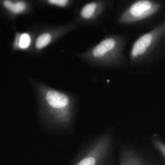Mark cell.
Segmentation results:
<instances>
[{
  "label": "cell",
  "mask_w": 165,
  "mask_h": 165,
  "mask_svg": "<svg viewBox=\"0 0 165 165\" xmlns=\"http://www.w3.org/2000/svg\"><path fill=\"white\" fill-rule=\"evenodd\" d=\"M116 40L113 37H105L89 47L77 56L82 61L93 67H106L116 63Z\"/></svg>",
  "instance_id": "1"
},
{
  "label": "cell",
  "mask_w": 165,
  "mask_h": 165,
  "mask_svg": "<svg viewBox=\"0 0 165 165\" xmlns=\"http://www.w3.org/2000/svg\"><path fill=\"white\" fill-rule=\"evenodd\" d=\"M104 0L87 1L78 7L74 12V22L78 25L97 26L101 22L106 8Z\"/></svg>",
  "instance_id": "2"
},
{
  "label": "cell",
  "mask_w": 165,
  "mask_h": 165,
  "mask_svg": "<svg viewBox=\"0 0 165 165\" xmlns=\"http://www.w3.org/2000/svg\"><path fill=\"white\" fill-rule=\"evenodd\" d=\"M47 101L53 109L66 116L71 115L77 103L75 95L68 94L54 89L49 90L46 94Z\"/></svg>",
  "instance_id": "3"
},
{
  "label": "cell",
  "mask_w": 165,
  "mask_h": 165,
  "mask_svg": "<svg viewBox=\"0 0 165 165\" xmlns=\"http://www.w3.org/2000/svg\"><path fill=\"white\" fill-rule=\"evenodd\" d=\"M152 36L150 34L147 33L141 37L135 43L133 47L132 54L134 57L143 54L146 48L151 44Z\"/></svg>",
  "instance_id": "4"
},
{
  "label": "cell",
  "mask_w": 165,
  "mask_h": 165,
  "mask_svg": "<svg viewBox=\"0 0 165 165\" xmlns=\"http://www.w3.org/2000/svg\"><path fill=\"white\" fill-rule=\"evenodd\" d=\"M103 160L100 155L91 154L78 160L74 165H102Z\"/></svg>",
  "instance_id": "5"
},
{
  "label": "cell",
  "mask_w": 165,
  "mask_h": 165,
  "mask_svg": "<svg viewBox=\"0 0 165 165\" xmlns=\"http://www.w3.org/2000/svg\"><path fill=\"white\" fill-rule=\"evenodd\" d=\"M151 5L150 2L148 1H139L132 5L130 9V12L134 16H139L149 9Z\"/></svg>",
  "instance_id": "6"
},
{
  "label": "cell",
  "mask_w": 165,
  "mask_h": 165,
  "mask_svg": "<svg viewBox=\"0 0 165 165\" xmlns=\"http://www.w3.org/2000/svg\"><path fill=\"white\" fill-rule=\"evenodd\" d=\"M4 4L7 8L15 13L21 12L25 7V3L21 1L14 3L9 0H5Z\"/></svg>",
  "instance_id": "7"
},
{
  "label": "cell",
  "mask_w": 165,
  "mask_h": 165,
  "mask_svg": "<svg viewBox=\"0 0 165 165\" xmlns=\"http://www.w3.org/2000/svg\"><path fill=\"white\" fill-rule=\"evenodd\" d=\"M51 36L49 34L45 33L39 36L36 40V46L41 48L47 45L50 41Z\"/></svg>",
  "instance_id": "8"
},
{
  "label": "cell",
  "mask_w": 165,
  "mask_h": 165,
  "mask_svg": "<svg viewBox=\"0 0 165 165\" xmlns=\"http://www.w3.org/2000/svg\"><path fill=\"white\" fill-rule=\"evenodd\" d=\"M49 2L52 4L60 7H65L69 5L76 3V0H50Z\"/></svg>",
  "instance_id": "9"
},
{
  "label": "cell",
  "mask_w": 165,
  "mask_h": 165,
  "mask_svg": "<svg viewBox=\"0 0 165 165\" xmlns=\"http://www.w3.org/2000/svg\"><path fill=\"white\" fill-rule=\"evenodd\" d=\"M30 39L29 36L26 33H24L20 37L19 46L22 48L27 47L29 44Z\"/></svg>",
  "instance_id": "10"
}]
</instances>
